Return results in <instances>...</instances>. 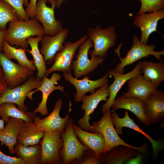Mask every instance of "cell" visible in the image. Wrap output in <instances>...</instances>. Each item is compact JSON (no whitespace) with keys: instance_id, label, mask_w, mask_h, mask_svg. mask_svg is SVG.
I'll use <instances>...</instances> for the list:
<instances>
[{"instance_id":"obj_1","label":"cell","mask_w":164,"mask_h":164,"mask_svg":"<svg viewBox=\"0 0 164 164\" xmlns=\"http://www.w3.org/2000/svg\"><path fill=\"white\" fill-rule=\"evenodd\" d=\"M4 41L10 45L26 50L29 46L28 38L35 36L44 35L42 26L36 19L26 20H16L8 23Z\"/></svg>"},{"instance_id":"obj_2","label":"cell","mask_w":164,"mask_h":164,"mask_svg":"<svg viewBox=\"0 0 164 164\" xmlns=\"http://www.w3.org/2000/svg\"><path fill=\"white\" fill-rule=\"evenodd\" d=\"M110 109L103 113L101 118L97 122L92 123L90 132H99L104 137L105 149L104 154L111 151L114 148L119 145L132 147L142 154L146 153V143H144L140 147H135L126 143L121 138L114 127L111 116Z\"/></svg>"},{"instance_id":"obj_3","label":"cell","mask_w":164,"mask_h":164,"mask_svg":"<svg viewBox=\"0 0 164 164\" xmlns=\"http://www.w3.org/2000/svg\"><path fill=\"white\" fill-rule=\"evenodd\" d=\"M73 124V119L70 118L65 130L60 134L63 145L60 155L63 164H75L81 160L84 151L91 150L80 142L74 132Z\"/></svg>"},{"instance_id":"obj_4","label":"cell","mask_w":164,"mask_h":164,"mask_svg":"<svg viewBox=\"0 0 164 164\" xmlns=\"http://www.w3.org/2000/svg\"><path fill=\"white\" fill-rule=\"evenodd\" d=\"M132 45L130 49L127 51L126 56L124 58L121 57L120 50L121 45L115 50L118 57L120 58V62L118 64L114 69L117 72L124 74L125 68L127 65L132 64L136 61L149 55L154 56L158 60H162L161 56L164 55V50L159 51L154 50L155 45L152 44L149 45L142 43L138 36L133 35L132 38Z\"/></svg>"},{"instance_id":"obj_5","label":"cell","mask_w":164,"mask_h":164,"mask_svg":"<svg viewBox=\"0 0 164 164\" xmlns=\"http://www.w3.org/2000/svg\"><path fill=\"white\" fill-rule=\"evenodd\" d=\"M114 26L102 28L99 25L88 29L87 36L93 44L94 49L88 53L91 57L99 56L105 59L108 50L116 43L117 35Z\"/></svg>"},{"instance_id":"obj_6","label":"cell","mask_w":164,"mask_h":164,"mask_svg":"<svg viewBox=\"0 0 164 164\" xmlns=\"http://www.w3.org/2000/svg\"><path fill=\"white\" fill-rule=\"evenodd\" d=\"M43 79L35 78L32 75L21 85L13 88H8L0 96V104L5 102L13 103L18 108L27 112L28 108L25 104L26 98L29 97L31 91L40 86Z\"/></svg>"},{"instance_id":"obj_7","label":"cell","mask_w":164,"mask_h":164,"mask_svg":"<svg viewBox=\"0 0 164 164\" xmlns=\"http://www.w3.org/2000/svg\"><path fill=\"white\" fill-rule=\"evenodd\" d=\"M93 47V43L89 38L79 46L75 59L72 62L73 70L75 78L78 79L87 76L104 61V59L99 56L89 58V52L90 49Z\"/></svg>"},{"instance_id":"obj_8","label":"cell","mask_w":164,"mask_h":164,"mask_svg":"<svg viewBox=\"0 0 164 164\" xmlns=\"http://www.w3.org/2000/svg\"><path fill=\"white\" fill-rule=\"evenodd\" d=\"M87 39L85 35L76 42H66L62 50L55 55L52 65L47 70L44 77H47L50 73L58 71L72 74V62L79 46Z\"/></svg>"},{"instance_id":"obj_9","label":"cell","mask_w":164,"mask_h":164,"mask_svg":"<svg viewBox=\"0 0 164 164\" xmlns=\"http://www.w3.org/2000/svg\"><path fill=\"white\" fill-rule=\"evenodd\" d=\"M61 132H45L40 142L41 150V164L62 163L60 151L63 141L60 137Z\"/></svg>"},{"instance_id":"obj_10","label":"cell","mask_w":164,"mask_h":164,"mask_svg":"<svg viewBox=\"0 0 164 164\" xmlns=\"http://www.w3.org/2000/svg\"><path fill=\"white\" fill-rule=\"evenodd\" d=\"M0 65L8 84V88H13L23 84L33 75L34 71L17 64L8 58L0 51Z\"/></svg>"},{"instance_id":"obj_11","label":"cell","mask_w":164,"mask_h":164,"mask_svg":"<svg viewBox=\"0 0 164 164\" xmlns=\"http://www.w3.org/2000/svg\"><path fill=\"white\" fill-rule=\"evenodd\" d=\"M47 0H37L35 7L34 18L42 24L44 35L54 36L63 29L61 22L56 19L54 11L56 2L51 4V7L47 6Z\"/></svg>"},{"instance_id":"obj_12","label":"cell","mask_w":164,"mask_h":164,"mask_svg":"<svg viewBox=\"0 0 164 164\" xmlns=\"http://www.w3.org/2000/svg\"><path fill=\"white\" fill-rule=\"evenodd\" d=\"M108 86V83L99 87L91 95H85L82 97L81 110H84L85 113L84 116L78 120V123L79 126L84 130L90 132L92 126L89 123V120L91 119L90 115L94 113L95 109L100 102L107 101L110 94Z\"/></svg>"},{"instance_id":"obj_13","label":"cell","mask_w":164,"mask_h":164,"mask_svg":"<svg viewBox=\"0 0 164 164\" xmlns=\"http://www.w3.org/2000/svg\"><path fill=\"white\" fill-rule=\"evenodd\" d=\"M71 106L70 102L68 113L64 118H61L60 115V112L63 107V103L62 99L59 98L55 104L53 110L48 116L43 119L35 116L34 118L33 122L39 129L44 132L60 131L62 132L65 129L69 120V113L71 110Z\"/></svg>"},{"instance_id":"obj_14","label":"cell","mask_w":164,"mask_h":164,"mask_svg":"<svg viewBox=\"0 0 164 164\" xmlns=\"http://www.w3.org/2000/svg\"><path fill=\"white\" fill-rule=\"evenodd\" d=\"M111 116L113 125L115 127V129L118 135L123 134L122 128L126 127L140 133L149 140L152 147L153 159H155L158 156L159 152L164 149V142L160 140H155L144 132L135 123L132 118H130L127 110L125 111V115L123 118H120L119 115L115 112L111 113Z\"/></svg>"},{"instance_id":"obj_15","label":"cell","mask_w":164,"mask_h":164,"mask_svg":"<svg viewBox=\"0 0 164 164\" xmlns=\"http://www.w3.org/2000/svg\"><path fill=\"white\" fill-rule=\"evenodd\" d=\"M63 76L66 80L69 82L75 88L76 91L74 97L76 102H80L82 97L86 93H94L96 91V89L103 86L108 81L109 75L108 73L101 78L95 80L90 79V77L87 75L80 80L75 78L72 74L69 73H63Z\"/></svg>"},{"instance_id":"obj_16","label":"cell","mask_w":164,"mask_h":164,"mask_svg":"<svg viewBox=\"0 0 164 164\" xmlns=\"http://www.w3.org/2000/svg\"><path fill=\"white\" fill-rule=\"evenodd\" d=\"M68 34V30L66 29L54 36L44 35L42 36L40 51L46 64H53L55 55L62 49Z\"/></svg>"},{"instance_id":"obj_17","label":"cell","mask_w":164,"mask_h":164,"mask_svg":"<svg viewBox=\"0 0 164 164\" xmlns=\"http://www.w3.org/2000/svg\"><path fill=\"white\" fill-rule=\"evenodd\" d=\"M141 63L142 61L138 62L132 71L126 74L121 73L114 69L108 71V73L109 76H112L114 80L111 84L108 86L110 94L107 101L102 106L101 111L103 113L110 109L118 93L125 83L130 79L142 73Z\"/></svg>"},{"instance_id":"obj_18","label":"cell","mask_w":164,"mask_h":164,"mask_svg":"<svg viewBox=\"0 0 164 164\" xmlns=\"http://www.w3.org/2000/svg\"><path fill=\"white\" fill-rule=\"evenodd\" d=\"M61 78V75L57 73H54L50 78L44 77L41 85L35 90L31 91L29 94L28 98L32 101L33 100L32 95L35 92L40 91L42 93V100L38 107L34 110V113H40L42 115L45 116L48 114L49 112L47 107V102L48 98L53 91L59 90L63 92L64 87L58 84L57 82Z\"/></svg>"},{"instance_id":"obj_19","label":"cell","mask_w":164,"mask_h":164,"mask_svg":"<svg viewBox=\"0 0 164 164\" xmlns=\"http://www.w3.org/2000/svg\"><path fill=\"white\" fill-rule=\"evenodd\" d=\"M145 114L149 124L155 125L164 118V92L156 90L152 92L143 102Z\"/></svg>"},{"instance_id":"obj_20","label":"cell","mask_w":164,"mask_h":164,"mask_svg":"<svg viewBox=\"0 0 164 164\" xmlns=\"http://www.w3.org/2000/svg\"><path fill=\"white\" fill-rule=\"evenodd\" d=\"M164 18V10L148 13L137 14L134 17V25L141 31L140 41L146 45L149 36L156 31L158 21Z\"/></svg>"},{"instance_id":"obj_21","label":"cell","mask_w":164,"mask_h":164,"mask_svg":"<svg viewBox=\"0 0 164 164\" xmlns=\"http://www.w3.org/2000/svg\"><path fill=\"white\" fill-rule=\"evenodd\" d=\"M73 126L75 133L81 144L92 151L97 158H100L105 149V140L102 134L84 130L74 124Z\"/></svg>"},{"instance_id":"obj_22","label":"cell","mask_w":164,"mask_h":164,"mask_svg":"<svg viewBox=\"0 0 164 164\" xmlns=\"http://www.w3.org/2000/svg\"><path fill=\"white\" fill-rule=\"evenodd\" d=\"M128 89L123 95L128 97H135L145 101L150 94L157 89L139 73L128 81Z\"/></svg>"},{"instance_id":"obj_23","label":"cell","mask_w":164,"mask_h":164,"mask_svg":"<svg viewBox=\"0 0 164 164\" xmlns=\"http://www.w3.org/2000/svg\"><path fill=\"white\" fill-rule=\"evenodd\" d=\"M143 103L138 98L128 97L122 95L116 97L111 107L114 111L120 109L128 110L133 113L140 122L148 126L150 124L144 112Z\"/></svg>"},{"instance_id":"obj_24","label":"cell","mask_w":164,"mask_h":164,"mask_svg":"<svg viewBox=\"0 0 164 164\" xmlns=\"http://www.w3.org/2000/svg\"><path fill=\"white\" fill-rule=\"evenodd\" d=\"M25 121L20 119L10 117L5 128L0 131V142L7 146L11 154L14 153V147L17 144L18 138Z\"/></svg>"},{"instance_id":"obj_25","label":"cell","mask_w":164,"mask_h":164,"mask_svg":"<svg viewBox=\"0 0 164 164\" xmlns=\"http://www.w3.org/2000/svg\"><path fill=\"white\" fill-rule=\"evenodd\" d=\"M139 152L132 147L121 145L116 146L110 151L102 154V164H125L128 159L137 156Z\"/></svg>"},{"instance_id":"obj_26","label":"cell","mask_w":164,"mask_h":164,"mask_svg":"<svg viewBox=\"0 0 164 164\" xmlns=\"http://www.w3.org/2000/svg\"><path fill=\"white\" fill-rule=\"evenodd\" d=\"M141 66L144 79L150 82L155 87H158L164 80V64L162 61L159 63L143 61Z\"/></svg>"},{"instance_id":"obj_27","label":"cell","mask_w":164,"mask_h":164,"mask_svg":"<svg viewBox=\"0 0 164 164\" xmlns=\"http://www.w3.org/2000/svg\"><path fill=\"white\" fill-rule=\"evenodd\" d=\"M44 133L39 129L33 122L25 121L18 138V143L25 146L37 145Z\"/></svg>"},{"instance_id":"obj_28","label":"cell","mask_w":164,"mask_h":164,"mask_svg":"<svg viewBox=\"0 0 164 164\" xmlns=\"http://www.w3.org/2000/svg\"><path fill=\"white\" fill-rule=\"evenodd\" d=\"M16 104L12 102H5L0 104V116L7 123L10 118L20 119L24 121L32 122L36 116L33 112H25L18 108Z\"/></svg>"},{"instance_id":"obj_29","label":"cell","mask_w":164,"mask_h":164,"mask_svg":"<svg viewBox=\"0 0 164 164\" xmlns=\"http://www.w3.org/2000/svg\"><path fill=\"white\" fill-rule=\"evenodd\" d=\"M42 36H31L27 38V40L31 50H26L33 57L34 64L37 71L36 77L40 79L43 78L47 70L46 62L38 48L39 43L41 41Z\"/></svg>"},{"instance_id":"obj_30","label":"cell","mask_w":164,"mask_h":164,"mask_svg":"<svg viewBox=\"0 0 164 164\" xmlns=\"http://www.w3.org/2000/svg\"><path fill=\"white\" fill-rule=\"evenodd\" d=\"M26 50L22 48H17L9 44L4 41L3 53L9 59L15 60L20 65L26 67L34 72L36 68L34 64L33 60H30L28 58L25 52Z\"/></svg>"},{"instance_id":"obj_31","label":"cell","mask_w":164,"mask_h":164,"mask_svg":"<svg viewBox=\"0 0 164 164\" xmlns=\"http://www.w3.org/2000/svg\"><path fill=\"white\" fill-rule=\"evenodd\" d=\"M14 149V153L18 157L22 159L26 164H41V150L40 145L38 144L25 146L18 143Z\"/></svg>"},{"instance_id":"obj_32","label":"cell","mask_w":164,"mask_h":164,"mask_svg":"<svg viewBox=\"0 0 164 164\" xmlns=\"http://www.w3.org/2000/svg\"><path fill=\"white\" fill-rule=\"evenodd\" d=\"M16 20L19 19L16 10L6 2L0 0V30H6L8 23Z\"/></svg>"},{"instance_id":"obj_33","label":"cell","mask_w":164,"mask_h":164,"mask_svg":"<svg viewBox=\"0 0 164 164\" xmlns=\"http://www.w3.org/2000/svg\"><path fill=\"white\" fill-rule=\"evenodd\" d=\"M141 5L137 14L164 10V0H140Z\"/></svg>"},{"instance_id":"obj_34","label":"cell","mask_w":164,"mask_h":164,"mask_svg":"<svg viewBox=\"0 0 164 164\" xmlns=\"http://www.w3.org/2000/svg\"><path fill=\"white\" fill-rule=\"evenodd\" d=\"M102 164V155L100 158H98L91 150H87L84 152L81 160L75 164Z\"/></svg>"},{"instance_id":"obj_35","label":"cell","mask_w":164,"mask_h":164,"mask_svg":"<svg viewBox=\"0 0 164 164\" xmlns=\"http://www.w3.org/2000/svg\"><path fill=\"white\" fill-rule=\"evenodd\" d=\"M10 5L16 11L19 20H26L29 19L23 6L24 0H3Z\"/></svg>"},{"instance_id":"obj_36","label":"cell","mask_w":164,"mask_h":164,"mask_svg":"<svg viewBox=\"0 0 164 164\" xmlns=\"http://www.w3.org/2000/svg\"><path fill=\"white\" fill-rule=\"evenodd\" d=\"M0 164H26V163L21 158L6 155L0 150Z\"/></svg>"},{"instance_id":"obj_37","label":"cell","mask_w":164,"mask_h":164,"mask_svg":"<svg viewBox=\"0 0 164 164\" xmlns=\"http://www.w3.org/2000/svg\"><path fill=\"white\" fill-rule=\"evenodd\" d=\"M51 4L56 2V0H47ZM37 0H30L26 9L25 10L26 13L30 19H34L35 16V7Z\"/></svg>"},{"instance_id":"obj_38","label":"cell","mask_w":164,"mask_h":164,"mask_svg":"<svg viewBox=\"0 0 164 164\" xmlns=\"http://www.w3.org/2000/svg\"><path fill=\"white\" fill-rule=\"evenodd\" d=\"M8 88V84L4 77V74L0 65V96Z\"/></svg>"},{"instance_id":"obj_39","label":"cell","mask_w":164,"mask_h":164,"mask_svg":"<svg viewBox=\"0 0 164 164\" xmlns=\"http://www.w3.org/2000/svg\"><path fill=\"white\" fill-rule=\"evenodd\" d=\"M142 161L141 153L139 152L136 157H133L128 159L125 163L127 164H141Z\"/></svg>"},{"instance_id":"obj_40","label":"cell","mask_w":164,"mask_h":164,"mask_svg":"<svg viewBox=\"0 0 164 164\" xmlns=\"http://www.w3.org/2000/svg\"><path fill=\"white\" fill-rule=\"evenodd\" d=\"M6 30V29L4 30H0V51H3L4 38Z\"/></svg>"},{"instance_id":"obj_41","label":"cell","mask_w":164,"mask_h":164,"mask_svg":"<svg viewBox=\"0 0 164 164\" xmlns=\"http://www.w3.org/2000/svg\"><path fill=\"white\" fill-rule=\"evenodd\" d=\"M67 0H56V7L57 9H59L62 4Z\"/></svg>"},{"instance_id":"obj_42","label":"cell","mask_w":164,"mask_h":164,"mask_svg":"<svg viewBox=\"0 0 164 164\" xmlns=\"http://www.w3.org/2000/svg\"><path fill=\"white\" fill-rule=\"evenodd\" d=\"M4 123L5 121L4 120L0 118V131L5 128Z\"/></svg>"},{"instance_id":"obj_43","label":"cell","mask_w":164,"mask_h":164,"mask_svg":"<svg viewBox=\"0 0 164 164\" xmlns=\"http://www.w3.org/2000/svg\"><path fill=\"white\" fill-rule=\"evenodd\" d=\"M28 0H24V6L27 7L29 4Z\"/></svg>"}]
</instances>
